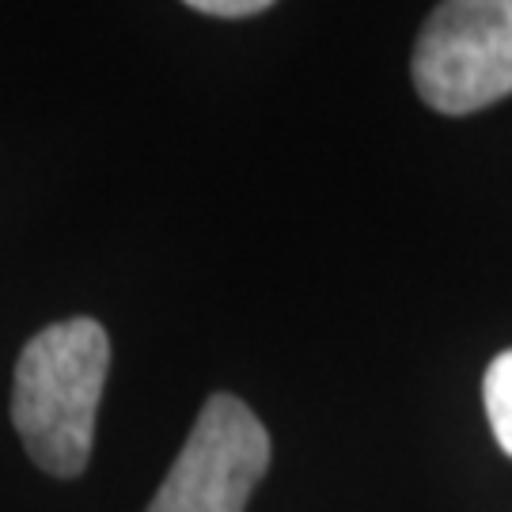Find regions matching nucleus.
<instances>
[{
  "instance_id": "2",
  "label": "nucleus",
  "mask_w": 512,
  "mask_h": 512,
  "mask_svg": "<svg viewBox=\"0 0 512 512\" xmlns=\"http://www.w3.org/2000/svg\"><path fill=\"white\" fill-rule=\"evenodd\" d=\"M410 73L440 114H475L512 95V0L437 4L421 23Z\"/></svg>"
},
{
  "instance_id": "5",
  "label": "nucleus",
  "mask_w": 512,
  "mask_h": 512,
  "mask_svg": "<svg viewBox=\"0 0 512 512\" xmlns=\"http://www.w3.org/2000/svg\"><path fill=\"white\" fill-rule=\"evenodd\" d=\"M190 8L217 19H247L270 12V0H190Z\"/></svg>"
},
{
  "instance_id": "4",
  "label": "nucleus",
  "mask_w": 512,
  "mask_h": 512,
  "mask_svg": "<svg viewBox=\"0 0 512 512\" xmlns=\"http://www.w3.org/2000/svg\"><path fill=\"white\" fill-rule=\"evenodd\" d=\"M482 399H486V418H490L494 440L505 456H512V349L497 353L490 361L486 380H482Z\"/></svg>"
},
{
  "instance_id": "1",
  "label": "nucleus",
  "mask_w": 512,
  "mask_h": 512,
  "mask_svg": "<svg viewBox=\"0 0 512 512\" xmlns=\"http://www.w3.org/2000/svg\"><path fill=\"white\" fill-rule=\"evenodd\" d=\"M107 368L110 338L88 315L50 323L23 346L12 384V425L38 471L84 475Z\"/></svg>"
},
{
  "instance_id": "3",
  "label": "nucleus",
  "mask_w": 512,
  "mask_h": 512,
  "mask_svg": "<svg viewBox=\"0 0 512 512\" xmlns=\"http://www.w3.org/2000/svg\"><path fill=\"white\" fill-rule=\"evenodd\" d=\"M270 467V433L236 395L202 406L148 512H243Z\"/></svg>"
}]
</instances>
